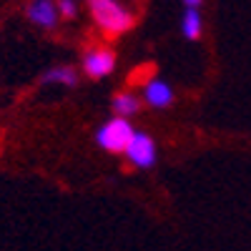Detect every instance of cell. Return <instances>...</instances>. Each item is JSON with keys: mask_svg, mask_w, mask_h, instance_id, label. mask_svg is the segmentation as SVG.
<instances>
[{"mask_svg": "<svg viewBox=\"0 0 251 251\" xmlns=\"http://www.w3.org/2000/svg\"><path fill=\"white\" fill-rule=\"evenodd\" d=\"M43 83H58V86L71 88V86H75V83H78V75H75V71L71 66H58V68H50L43 75Z\"/></svg>", "mask_w": 251, "mask_h": 251, "instance_id": "cell-8", "label": "cell"}, {"mask_svg": "<svg viewBox=\"0 0 251 251\" xmlns=\"http://www.w3.org/2000/svg\"><path fill=\"white\" fill-rule=\"evenodd\" d=\"M113 111L118 113V118H126V116H133L138 111V98L133 93H118L113 98Z\"/></svg>", "mask_w": 251, "mask_h": 251, "instance_id": "cell-9", "label": "cell"}, {"mask_svg": "<svg viewBox=\"0 0 251 251\" xmlns=\"http://www.w3.org/2000/svg\"><path fill=\"white\" fill-rule=\"evenodd\" d=\"M126 158H128L133 166H138V169L153 166L156 163V143H153V138L136 131L133 141L128 143V149H126Z\"/></svg>", "mask_w": 251, "mask_h": 251, "instance_id": "cell-5", "label": "cell"}, {"mask_svg": "<svg viewBox=\"0 0 251 251\" xmlns=\"http://www.w3.org/2000/svg\"><path fill=\"white\" fill-rule=\"evenodd\" d=\"M55 3L63 18H75V0H55Z\"/></svg>", "mask_w": 251, "mask_h": 251, "instance_id": "cell-10", "label": "cell"}, {"mask_svg": "<svg viewBox=\"0 0 251 251\" xmlns=\"http://www.w3.org/2000/svg\"><path fill=\"white\" fill-rule=\"evenodd\" d=\"M146 103L153 108H166L174 103V91L169 83H163L158 78H151L149 83H146Z\"/></svg>", "mask_w": 251, "mask_h": 251, "instance_id": "cell-6", "label": "cell"}, {"mask_svg": "<svg viewBox=\"0 0 251 251\" xmlns=\"http://www.w3.org/2000/svg\"><path fill=\"white\" fill-rule=\"evenodd\" d=\"M88 8H91L96 25L108 35H121L133 28L131 10L123 8L118 0H88Z\"/></svg>", "mask_w": 251, "mask_h": 251, "instance_id": "cell-1", "label": "cell"}, {"mask_svg": "<svg viewBox=\"0 0 251 251\" xmlns=\"http://www.w3.org/2000/svg\"><path fill=\"white\" fill-rule=\"evenodd\" d=\"M133 136H136V131L131 128L128 121L126 118H113V121L103 123L98 128L96 141H98L100 149H106V151H113V153L123 151L126 153V149H128V143L133 141Z\"/></svg>", "mask_w": 251, "mask_h": 251, "instance_id": "cell-2", "label": "cell"}, {"mask_svg": "<svg viewBox=\"0 0 251 251\" xmlns=\"http://www.w3.org/2000/svg\"><path fill=\"white\" fill-rule=\"evenodd\" d=\"M201 28H203V20H201V13L199 8H186L183 13V20H181V30L188 40H196L201 35Z\"/></svg>", "mask_w": 251, "mask_h": 251, "instance_id": "cell-7", "label": "cell"}, {"mask_svg": "<svg viewBox=\"0 0 251 251\" xmlns=\"http://www.w3.org/2000/svg\"><path fill=\"white\" fill-rule=\"evenodd\" d=\"M183 5H186V8H199L201 0H183Z\"/></svg>", "mask_w": 251, "mask_h": 251, "instance_id": "cell-11", "label": "cell"}, {"mask_svg": "<svg viewBox=\"0 0 251 251\" xmlns=\"http://www.w3.org/2000/svg\"><path fill=\"white\" fill-rule=\"evenodd\" d=\"M116 68V55L108 48H88L83 55V73L88 78H106Z\"/></svg>", "mask_w": 251, "mask_h": 251, "instance_id": "cell-4", "label": "cell"}, {"mask_svg": "<svg viewBox=\"0 0 251 251\" xmlns=\"http://www.w3.org/2000/svg\"><path fill=\"white\" fill-rule=\"evenodd\" d=\"M25 15L33 25L43 28V30H53L58 25V18H60L55 0H28Z\"/></svg>", "mask_w": 251, "mask_h": 251, "instance_id": "cell-3", "label": "cell"}]
</instances>
